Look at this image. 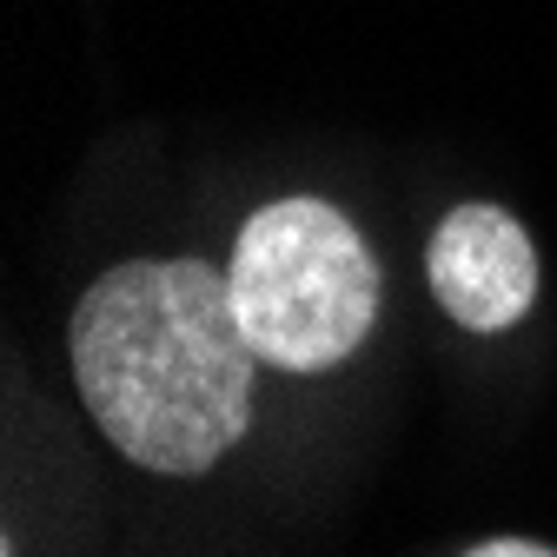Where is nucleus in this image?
<instances>
[{"instance_id": "2", "label": "nucleus", "mask_w": 557, "mask_h": 557, "mask_svg": "<svg viewBox=\"0 0 557 557\" xmlns=\"http://www.w3.org/2000/svg\"><path fill=\"white\" fill-rule=\"evenodd\" d=\"M226 286L252 352L286 372H325L359 352L379 312V265L325 199H278L252 213Z\"/></svg>"}, {"instance_id": "1", "label": "nucleus", "mask_w": 557, "mask_h": 557, "mask_svg": "<svg viewBox=\"0 0 557 557\" xmlns=\"http://www.w3.org/2000/svg\"><path fill=\"white\" fill-rule=\"evenodd\" d=\"M252 338L206 259L113 265L74 312L94 425L147 471H206L252 418Z\"/></svg>"}, {"instance_id": "3", "label": "nucleus", "mask_w": 557, "mask_h": 557, "mask_svg": "<svg viewBox=\"0 0 557 557\" xmlns=\"http://www.w3.org/2000/svg\"><path fill=\"white\" fill-rule=\"evenodd\" d=\"M432 293L465 332H505L537 293V252L498 206H458L432 239Z\"/></svg>"}, {"instance_id": "4", "label": "nucleus", "mask_w": 557, "mask_h": 557, "mask_svg": "<svg viewBox=\"0 0 557 557\" xmlns=\"http://www.w3.org/2000/svg\"><path fill=\"white\" fill-rule=\"evenodd\" d=\"M465 557H557V550L524 544V537H498V544H478V550H465Z\"/></svg>"}]
</instances>
